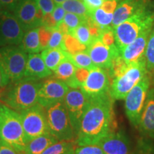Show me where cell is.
<instances>
[{
	"mask_svg": "<svg viewBox=\"0 0 154 154\" xmlns=\"http://www.w3.org/2000/svg\"><path fill=\"white\" fill-rule=\"evenodd\" d=\"M50 29H54L57 27V23L54 19L52 14H47L43 15L42 18V25Z\"/></svg>",
	"mask_w": 154,
	"mask_h": 154,
	"instance_id": "42",
	"label": "cell"
},
{
	"mask_svg": "<svg viewBox=\"0 0 154 154\" xmlns=\"http://www.w3.org/2000/svg\"><path fill=\"white\" fill-rule=\"evenodd\" d=\"M113 131V99L110 93L88 99L76 138V145L98 144Z\"/></svg>",
	"mask_w": 154,
	"mask_h": 154,
	"instance_id": "1",
	"label": "cell"
},
{
	"mask_svg": "<svg viewBox=\"0 0 154 154\" xmlns=\"http://www.w3.org/2000/svg\"><path fill=\"white\" fill-rule=\"evenodd\" d=\"M12 13L24 32L42 25L43 14L36 0H19Z\"/></svg>",
	"mask_w": 154,
	"mask_h": 154,
	"instance_id": "12",
	"label": "cell"
},
{
	"mask_svg": "<svg viewBox=\"0 0 154 154\" xmlns=\"http://www.w3.org/2000/svg\"><path fill=\"white\" fill-rule=\"evenodd\" d=\"M58 141L53 135L47 133L28 142L24 151L26 154H42L48 147Z\"/></svg>",
	"mask_w": 154,
	"mask_h": 154,
	"instance_id": "22",
	"label": "cell"
},
{
	"mask_svg": "<svg viewBox=\"0 0 154 154\" xmlns=\"http://www.w3.org/2000/svg\"><path fill=\"white\" fill-rule=\"evenodd\" d=\"M36 2L43 15L51 14L56 7L54 0H36Z\"/></svg>",
	"mask_w": 154,
	"mask_h": 154,
	"instance_id": "39",
	"label": "cell"
},
{
	"mask_svg": "<svg viewBox=\"0 0 154 154\" xmlns=\"http://www.w3.org/2000/svg\"><path fill=\"white\" fill-rule=\"evenodd\" d=\"M65 1H66V0H54V2L56 5H61V4H62L63 2H64Z\"/></svg>",
	"mask_w": 154,
	"mask_h": 154,
	"instance_id": "46",
	"label": "cell"
},
{
	"mask_svg": "<svg viewBox=\"0 0 154 154\" xmlns=\"http://www.w3.org/2000/svg\"><path fill=\"white\" fill-rule=\"evenodd\" d=\"M128 66V64L121 57V54L116 57L111 63L110 68L108 70L111 82L113 79L122 74Z\"/></svg>",
	"mask_w": 154,
	"mask_h": 154,
	"instance_id": "32",
	"label": "cell"
},
{
	"mask_svg": "<svg viewBox=\"0 0 154 154\" xmlns=\"http://www.w3.org/2000/svg\"><path fill=\"white\" fill-rule=\"evenodd\" d=\"M144 58L148 72L154 74V26L150 33L144 54Z\"/></svg>",
	"mask_w": 154,
	"mask_h": 154,
	"instance_id": "31",
	"label": "cell"
},
{
	"mask_svg": "<svg viewBox=\"0 0 154 154\" xmlns=\"http://www.w3.org/2000/svg\"><path fill=\"white\" fill-rule=\"evenodd\" d=\"M86 51L95 66L107 70L110 68L113 59L120 55L117 47H107L99 38H94L87 47Z\"/></svg>",
	"mask_w": 154,
	"mask_h": 154,
	"instance_id": "15",
	"label": "cell"
},
{
	"mask_svg": "<svg viewBox=\"0 0 154 154\" xmlns=\"http://www.w3.org/2000/svg\"><path fill=\"white\" fill-rule=\"evenodd\" d=\"M69 34L74 36L80 43L86 46V47H88L94 39L90 33L86 20L82 24H80L79 26H77L76 29H74V30H72Z\"/></svg>",
	"mask_w": 154,
	"mask_h": 154,
	"instance_id": "28",
	"label": "cell"
},
{
	"mask_svg": "<svg viewBox=\"0 0 154 154\" xmlns=\"http://www.w3.org/2000/svg\"><path fill=\"white\" fill-rule=\"evenodd\" d=\"M111 83L107 69L94 66L80 88L88 99H92L109 93Z\"/></svg>",
	"mask_w": 154,
	"mask_h": 154,
	"instance_id": "11",
	"label": "cell"
},
{
	"mask_svg": "<svg viewBox=\"0 0 154 154\" xmlns=\"http://www.w3.org/2000/svg\"><path fill=\"white\" fill-rule=\"evenodd\" d=\"M0 154H18L10 144L0 138Z\"/></svg>",
	"mask_w": 154,
	"mask_h": 154,
	"instance_id": "43",
	"label": "cell"
},
{
	"mask_svg": "<svg viewBox=\"0 0 154 154\" xmlns=\"http://www.w3.org/2000/svg\"><path fill=\"white\" fill-rule=\"evenodd\" d=\"M63 38H64V34L60 30L58 29L57 28L53 29L47 49H56V48L63 49Z\"/></svg>",
	"mask_w": 154,
	"mask_h": 154,
	"instance_id": "35",
	"label": "cell"
},
{
	"mask_svg": "<svg viewBox=\"0 0 154 154\" xmlns=\"http://www.w3.org/2000/svg\"><path fill=\"white\" fill-rule=\"evenodd\" d=\"M46 114L49 133L58 140H76V134L63 101L57 102L47 108Z\"/></svg>",
	"mask_w": 154,
	"mask_h": 154,
	"instance_id": "6",
	"label": "cell"
},
{
	"mask_svg": "<svg viewBox=\"0 0 154 154\" xmlns=\"http://www.w3.org/2000/svg\"><path fill=\"white\" fill-rule=\"evenodd\" d=\"M154 26V6L151 5L113 28L116 45L119 51L147 29Z\"/></svg>",
	"mask_w": 154,
	"mask_h": 154,
	"instance_id": "3",
	"label": "cell"
},
{
	"mask_svg": "<svg viewBox=\"0 0 154 154\" xmlns=\"http://www.w3.org/2000/svg\"><path fill=\"white\" fill-rule=\"evenodd\" d=\"M88 99L83 93L81 88H69L63 103L68 112L71 124L76 136L78 134L82 116L87 106Z\"/></svg>",
	"mask_w": 154,
	"mask_h": 154,
	"instance_id": "13",
	"label": "cell"
},
{
	"mask_svg": "<svg viewBox=\"0 0 154 154\" xmlns=\"http://www.w3.org/2000/svg\"><path fill=\"white\" fill-rule=\"evenodd\" d=\"M87 47L82 43H80L74 36L71 34H65L63 38V49L65 50L69 54L80 52V51H86Z\"/></svg>",
	"mask_w": 154,
	"mask_h": 154,
	"instance_id": "30",
	"label": "cell"
},
{
	"mask_svg": "<svg viewBox=\"0 0 154 154\" xmlns=\"http://www.w3.org/2000/svg\"><path fill=\"white\" fill-rule=\"evenodd\" d=\"M42 83L24 78L11 82L2 101L18 112L29 109L38 103V93Z\"/></svg>",
	"mask_w": 154,
	"mask_h": 154,
	"instance_id": "2",
	"label": "cell"
},
{
	"mask_svg": "<svg viewBox=\"0 0 154 154\" xmlns=\"http://www.w3.org/2000/svg\"><path fill=\"white\" fill-rule=\"evenodd\" d=\"M152 29L144 30L131 43L128 44L120 51L121 57L128 64L136 62L144 57L146 45Z\"/></svg>",
	"mask_w": 154,
	"mask_h": 154,
	"instance_id": "18",
	"label": "cell"
},
{
	"mask_svg": "<svg viewBox=\"0 0 154 154\" xmlns=\"http://www.w3.org/2000/svg\"><path fill=\"white\" fill-rule=\"evenodd\" d=\"M145 58L143 57L136 62L128 64L122 74L112 80L109 93L113 100H123L127 94L146 74Z\"/></svg>",
	"mask_w": 154,
	"mask_h": 154,
	"instance_id": "5",
	"label": "cell"
},
{
	"mask_svg": "<svg viewBox=\"0 0 154 154\" xmlns=\"http://www.w3.org/2000/svg\"><path fill=\"white\" fill-rule=\"evenodd\" d=\"M19 113L22 118L26 145L34 138L49 132L46 109L41 105L37 103Z\"/></svg>",
	"mask_w": 154,
	"mask_h": 154,
	"instance_id": "9",
	"label": "cell"
},
{
	"mask_svg": "<svg viewBox=\"0 0 154 154\" xmlns=\"http://www.w3.org/2000/svg\"><path fill=\"white\" fill-rule=\"evenodd\" d=\"M27 59V53L19 46L9 45L0 48V70L10 82L24 77Z\"/></svg>",
	"mask_w": 154,
	"mask_h": 154,
	"instance_id": "7",
	"label": "cell"
},
{
	"mask_svg": "<svg viewBox=\"0 0 154 154\" xmlns=\"http://www.w3.org/2000/svg\"><path fill=\"white\" fill-rule=\"evenodd\" d=\"M66 13V11H65V9L63 8V7L61 5H56L55 8L51 14H52V16L54 19V20L56 21V22L57 23V26L61 22H63Z\"/></svg>",
	"mask_w": 154,
	"mask_h": 154,
	"instance_id": "40",
	"label": "cell"
},
{
	"mask_svg": "<svg viewBox=\"0 0 154 154\" xmlns=\"http://www.w3.org/2000/svg\"><path fill=\"white\" fill-rule=\"evenodd\" d=\"M151 85L149 73L136 84L125 97V111L127 118L134 127H138Z\"/></svg>",
	"mask_w": 154,
	"mask_h": 154,
	"instance_id": "8",
	"label": "cell"
},
{
	"mask_svg": "<svg viewBox=\"0 0 154 154\" xmlns=\"http://www.w3.org/2000/svg\"><path fill=\"white\" fill-rule=\"evenodd\" d=\"M25 32L11 11H0V47L19 45Z\"/></svg>",
	"mask_w": 154,
	"mask_h": 154,
	"instance_id": "10",
	"label": "cell"
},
{
	"mask_svg": "<svg viewBox=\"0 0 154 154\" xmlns=\"http://www.w3.org/2000/svg\"><path fill=\"white\" fill-rule=\"evenodd\" d=\"M76 145L74 140H59L48 147L42 154H66L74 151Z\"/></svg>",
	"mask_w": 154,
	"mask_h": 154,
	"instance_id": "27",
	"label": "cell"
},
{
	"mask_svg": "<svg viewBox=\"0 0 154 154\" xmlns=\"http://www.w3.org/2000/svg\"><path fill=\"white\" fill-rule=\"evenodd\" d=\"M74 154H105L99 144L78 146L74 149Z\"/></svg>",
	"mask_w": 154,
	"mask_h": 154,
	"instance_id": "36",
	"label": "cell"
},
{
	"mask_svg": "<svg viewBox=\"0 0 154 154\" xmlns=\"http://www.w3.org/2000/svg\"><path fill=\"white\" fill-rule=\"evenodd\" d=\"M86 20V19L79 16V15L73 14V13L66 12L64 16V18H63V22L68 26L69 33H70L72 30H74L77 26H79L82 23H84Z\"/></svg>",
	"mask_w": 154,
	"mask_h": 154,
	"instance_id": "34",
	"label": "cell"
},
{
	"mask_svg": "<svg viewBox=\"0 0 154 154\" xmlns=\"http://www.w3.org/2000/svg\"><path fill=\"white\" fill-rule=\"evenodd\" d=\"M88 74H89L88 69L76 67L73 79L69 85V87L72 88H80L87 79Z\"/></svg>",
	"mask_w": 154,
	"mask_h": 154,
	"instance_id": "33",
	"label": "cell"
},
{
	"mask_svg": "<svg viewBox=\"0 0 154 154\" xmlns=\"http://www.w3.org/2000/svg\"><path fill=\"white\" fill-rule=\"evenodd\" d=\"M52 31L53 29H50L44 26H41L38 27V36H39L42 51L47 49L51 33H52Z\"/></svg>",
	"mask_w": 154,
	"mask_h": 154,
	"instance_id": "38",
	"label": "cell"
},
{
	"mask_svg": "<svg viewBox=\"0 0 154 154\" xmlns=\"http://www.w3.org/2000/svg\"><path fill=\"white\" fill-rule=\"evenodd\" d=\"M98 144L105 154H133L129 140L121 131H113Z\"/></svg>",
	"mask_w": 154,
	"mask_h": 154,
	"instance_id": "16",
	"label": "cell"
},
{
	"mask_svg": "<svg viewBox=\"0 0 154 154\" xmlns=\"http://www.w3.org/2000/svg\"><path fill=\"white\" fill-rule=\"evenodd\" d=\"M18 154H26L24 153V151H22V152H19Z\"/></svg>",
	"mask_w": 154,
	"mask_h": 154,
	"instance_id": "48",
	"label": "cell"
},
{
	"mask_svg": "<svg viewBox=\"0 0 154 154\" xmlns=\"http://www.w3.org/2000/svg\"><path fill=\"white\" fill-rule=\"evenodd\" d=\"M0 138L10 144L18 153L24 151L26 143L20 113L1 103Z\"/></svg>",
	"mask_w": 154,
	"mask_h": 154,
	"instance_id": "4",
	"label": "cell"
},
{
	"mask_svg": "<svg viewBox=\"0 0 154 154\" xmlns=\"http://www.w3.org/2000/svg\"><path fill=\"white\" fill-rule=\"evenodd\" d=\"M3 9H5L3 8V7H2V4H1V2H0V11H2L3 10Z\"/></svg>",
	"mask_w": 154,
	"mask_h": 154,
	"instance_id": "47",
	"label": "cell"
},
{
	"mask_svg": "<svg viewBox=\"0 0 154 154\" xmlns=\"http://www.w3.org/2000/svg\"><path fill=\"white\" fill-rule=\"evenodd\" d=\"M138 127L144 136L154 139V88L148 92Z\"/></svg>",
	"mask_w": 154,
	"mask_h": 154,
	"instance_id": "19",
	"label": "cell"
},
{
	"mask_svg": "<svg viewBox=\"0 0 154 154\" xmlns=\"http://www.w3.org/2000/svg\"><path fill=\"white\" fill-rule=\"evenodd\" d=\"M151 5L149 0H122L116 9L111 24L113 29L127 19Z\"/></svg>",
	"mask_w": 154,
	"mask_h": 154,
	"instance_id": "17",
	"label": "cell"
},
{
	"mask_svg": "<svg viewBox=\"0 0 154 154\" xmlns=\"http://www.w3.org/2000/svg\"><path fill=\"white\" fill-rule=\"evenodd\" d=\"M41 56L46 66L54 72L59 63L68 57V53L61 48L45 49L42 51Z\"/></svg>",
	"mask_w": 154,
	"mask_h": 154,
	"instance_id": "23",
	"label": "cell"
},
{
	"mask_svg": "<svg viewBox=\"0 0 154 154\" xmlns=\"http://www.w3.org/2000/svg\"><path fill=\"white\" fill-rule=\"evenodd\" d=\"M19 0H0L3 8L6 10L13 12Z\"/></svg>",
	"mask_w": 154,
	"mask_h": 154,
	"instance_id": "44",
	"label": "cell"
},
{
	"mask_svg": "<svg viewBox=\"0 0 154 154\" xmlns=\"http://www.w3.org/2000/svg\"><path fill=\"white\" fill-rule=\"evenodd\" d=\"M9 83H10L9 79L0 70V88L6 87L9 85Z\"/></svg>",
	"mask_w": 154,
	"mask_h": 154,
	"instance_id": "45",
	"label": "cell"
},
{
	"mask_svg": "<svg viewBox=\"0 0 154 154\" xmlns=\"http://www.w3.org/2000/svg\"><path fill=\"white\" fill-rule=\"evenodd\" d=\"M99 38L107 47H116V45L114 32H113V29L111 26H109V27L102 29Z\"/></svg>",
	"mask_w": 154,
	"mask_h": 154,
	"instance_id": "37",
	"label": "cell"
},
{
	"mask_svg": "<svg viewBox=\"0 0 154 154\" xmlns=\"http://www.w3.org/2000/svg\"><path fill=\"white\" fill-rule=\"evenodd\" d=\"M122 0H106L99 8L90 14V18L101 29L111 26L115 10Z\"/></svg>",
	"mask_w": 154,
	"mask_h": 154,
	"instance_id": "21",
	"label": "cell"
},
{
	"mask_svg": "<svg viewBox=\"0 0 154 154\" xmlns=\"http://www.w3.org/2000/svg\"><path fill=\"white\" fill-rule=\"evenodd\" d=\"M68 57L69 59L72 61V63L78 68H84L90 70L95 66L86 50L74 54H69Z\"/></svg>",
	"mask_w": 154,
	"mask_h": 154,
	"instance_id": "29",
	"label": "cell"
},
{
	"mask_svg": "<svg viewBox=\"0 0 154 154\" xmlns=\"http://www.w3.org/2000/svg\"><path fill=\"white\" fill-rule=\"evenodd\" d=\"M53 73L46 66L41 54L38 53L29 54L23 78L30 80L40 81L51 76Z\"/></svg>",
	"mask_w": 154,
	"mask_h": 154,
	"instance_id": "20",
	"label": "cell"
},
{
	"mask_svg": "<svg viewBox=\"0 0 154 154\" xmlns=\"http://www.w3.org/2000/svg\"><path fill=\"white\" fill-rule=\"evenodd\" d=\"M74 151H72V152H70V153H66V154H74Z\"/></svg>",
	"mask_w": 154,
	"mask_h": 154,
	"instance_id": "49",
	"label": "cell"
},
{
	"mask_svg": "<svg viewBox=\"0 0 154 154\" xmlns=\"http://www.w3.org/2000/svg\"><path fill=\"white\" fill-rule=\"evenodd\" d=\"M82 1L85 5L86 9H88V12L91 14L96 9L99 8L106 0H82Z\"/></svg>",
	"mask_w": 154,
	"mask_h": 154,
	"instance_id": "41",
	"label": "cell"
},
{
	"mask_svg": "<svg viewBox=\"0 0 154 154\" xmlns=\"http://www.w3.org/2000/svg\"><path fill=\"white\" fill-rule=\"evenodd\" d=\"M70 87L65 82L51 78L42 83L38 93V103L47 109L54 103L63 101Z\"/></svg>",
	"mask_w": 154,
	"mask_h": 154,
	"instance_id": "14",
	"label": "cell"
},
{
	"mask_svg": "<svg viewBox=\"0 0 154 154\" xmlns=\"http://www.w3.org/2000/svg\"><path fill=\"white\" fill-rule=\"evenodd\" d=\"M76 69V66L69 59V57H67L64 60L59 63L54 72V76H52L61 82H65L69 86L73 79Z\"/></svg>",
	"mask_w": 154,
	"mask_h": 154,
	"instance_id": "25",
	"label": "cell"
},
{
	"mask_svg": "<svg viewBox=\"0 0 154 154\" xmlns=\"http://www.w3.org/2000/svg\"><path fill=\"white\" fill-rule=\"evenodd\" d=\"M19 46L28 54H36L42 51L38 27L25 32L22 41Z\"/></svg>",
	"mask_w": 154,
	"mask_h": 154,
	"instance_id": "24",
	"label": "cell"
},
{
	"mask_svg": "<svg viewBox=\"0 0 154 154\" xmlns=\"http://www.w3.org/2000/svg\"><path fill=\"white\" fill-rule=\"evenodd\" d=\"M61 5L66 12L73 13L85 19L90 17V13L82 0H66Z\"/></svg>",
	"mask_w": 154,
	"mask_h": 154,
	"instance_id": "26",
	"label": "cell"
}]
</instances>
